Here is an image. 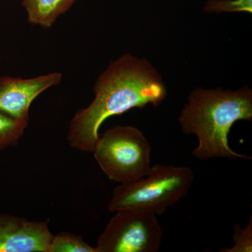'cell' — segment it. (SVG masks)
I'll list each match as a JSON object with an SVG mask.
<instances>
[{"instance_id": "obj_1", "label": "cell", "mask_w": 252, "mask_h": 252, "mask_svg": "<svg viewBox=\"0 0 252 252\" xmlns=\"http://www.w3.org/2000/svg\"><path fill=\"white\" fill-rule=\"evenodd\" d=\"M94 91V100L76 113L68 130V144L83 152H94L99 127L107 119L148 104L157 107L167 96L156 68L147 59L129 54L109 64L96 80Z\"/></svg>"}, {"instance_id": "obj_2", "label": "cell", "mask_w": 252, "mask_h": 252, "mask_svg": "<svg viewBox=\"0 0 252 252\" xmlns=\"http://www.w3.org/2000/svg\"><path fill=\"white\" fill-rule=\"evenodd\" d=\"M252 120V91L244 86L236 91L197 88L188 97L179 117L186 135H195L198 146L192 155L200 160L216 158L249 160L229 146L228 134L235 123Z\"/></svg>"}, {"instance_id": "obj_3", "label": "cell", "mask_w": 252, "mask_h": 252, "mask_svg": "<svg viewBox=\"0 0 252 252\" xmlns=\"http://www.w3.org/2000/svg\"><path fill=\"white\" fill-rule=\"evenodd\" d=\"M194 178L193 170L189 167L152 165L142 178L114 188L109 211L136 210L161 215L185 198Z\"/></svg>"}, {"instance_id": "obj_4", "label": "cell", "mask_w": 252, "mask_h": 252, "mask_svg": "<svg viewBox=\"0 0 252 252\" xmlns=\"http://www.w3.org/2000/svg\"><path fill=\"white\" fill-rule=\"evenodd\" d=\"M93 153L107 177L120 184L142 178L152 166L150 144L133 126H117L105 131Z\"/></svg>"}, {"instance_id": "obj_5", "label": "cell", "mask_w": 252, "mask_h": 252, "mask_svg": "<svg viewBox=\"0 0 252 252\" xmlns=\"http://www.w3.org/2000/svg\"><path fill=\"white\" fill-rule=\"evenodd\" d=\"M109 220L97 239V252H157L162 239L157 215L136 210H122Z\"/></svg>"}, {"instance_id": "obj_6", "label": "cell", "mask_w": 252, "mask_h": 252, "mask_svg": "<svg viewBox=\"0 0 252 252\" xmlns=\"http://www.w3.org/2000/svg\"><path fill=\"white\" fill-rule=\"evenodd\" d=\"M61 80L62 74L59 72L31 79L0 77V112L28 122L33 101L44 91L59 84Z\"/></svg>"}, {"instance_id": "obj_7", "label": "cell", "mask_w": 252, "mask_h": 252, "mask_svg": "<svg viewBox=\"0 0 252 252\" xmlns=\"http://www.w3.org/2000/svg\"><path fill=\"white\" fill-rule=\"evenodd\" d=\"M54 235L48 220L0 215V252H49Z\"/></svg>"}, {"instance_id": "obj_8", "label": "cell", "mask_w": 252, "mask_h": 252, "mask_svg": "<svg viewBox=\"0 0 252 252\" xmlns=\"http://www.w3.org/2000/svg\"><path fill=\"white\" fill-rule=\"evenodd\" d=\"M76 0H23L28 22L49 28L61 15L72 7Z\"/></svg>"}, {"instance_id": "obj_9", "label": "cell", "mask_w": 252, "mask_h": 252, "mask_svg": "<svg viewBox=\"0 0 252 252\" xmlns=\"http://www.w3.org/2000/svg\"><path fill=\"white\" fill-rule=\"evenodd\" d=\"M28 122L0 112V150L16 145L24 134Z\"/></svg>"}, {"instance_id": "obj_10", "label": "cell", "mask_w": 252, "mask_h": 252, "mask_svg": "<svg viewBox=\"0 0 252 252\" xmlns=\"http://www.w3.org/2000/svg\"><path fill=\"white\" fill-rule=\"evenodd\" d=\"M49 252H97V249L84 241L80 235L61 232L54 235Z\"/></svg>"}, {"instance_id": "obj_11", "label": "cell", "mask_w": 252, "mask_h": 252, "mask_svg": "<svg viewBox=\"0 0 252 252\" xmlns=\"http://www.w3.org/2000/svg\"><path fill=\"white\" fill-rule=\"evenodd\" d=\"M204 11L207 13H252V0H208Z\"/></svg>"}, {"instance_id": "obj_12", "label": "cell", "mask_w": 252, "mask_h": 252, "mask_svg": "<svg viewBox=\"0 0 252 252\" xmlns=\"http://www.w3.org/2000/svg\"><path fill=\"white\" fill-rule=\"evenodd\" d=\"M233 240L234 243L232 248L220 249V252H252V217L246 226L234 225Z\"/></svg>"}]
</instances>
